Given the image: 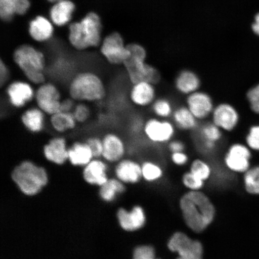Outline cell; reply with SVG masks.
Listing matches in <instances>:
<instances>
[{"instance_id":"1","label":"cell","mask_w":259,"mask_h":259,"mask_svg":"<svg viewBox=\"0 0 259 259\" xmlns=\"http://www.w3.org/2000/svg\"><path fill=\"white\" fill-rule=\"evenodd\" d=\"M180 206L187 226L196 232L204 231L214 217V207L201 191H189L184 194Z\"/></svg>"},{"instance_id":"2","label":"cell","mask_w":259,"mask_h":259,"mask_svg":"<svg viewBox=\"0 0 259 259\" xmlns=\"http://www.w3.org/2000/svg\"><path fill=\"white\" fill-rule=\"evenodd\" d=\"M69 30L70 43L76 50H84L102 44L101 19L95 12H90L79 22L70 24Z\"/></svg>"},{"instance_id":"3","label":"cell","mask_w":259,"mask_h":259,"mask_svg":"<svg viewBox=\"0 0 259 259\" xmlns=\"http://www.w3.org/2000/svg\"><path fill=\"white\" fill-rule=\"evenodd\" d=\"M130 56L124 63L126 72L132 84L146 81L158 85L161 74L156 68L146 62L147 52L138 44L127 45Z\"/></svg>"},{"instance_id":"4","label":"cell","mask_w":259,"mask_h":259,"mask_svg":"<svg viewBox=\"0 0 259 259\" xmlns=\"http://www.w3.org/2000/svg\"><path fill=\"white\" fill-rule=\"evenodd\" d=\"M11 176L21 192L28 196L39 193L48 183L45 168L30 160L22 161L16 165Z\"/></svg>"},{"instance_id":"5","label":"cell","mask_w":259,"mask_h":259,"mask_svg":"<svg viewBox=\"0 0 259 259\" xmlns=\"http://www.w3.org/2000/svg\"><path fill=\"white\" fill-rule=\"evenodd\" d=\"M70 98L77 102H97L105 98L106 90L100 77L92 72L77 74L69 87Z\"/></svg>"},{"instance_id":"6","label":"cell","mask_w":259,"mask_h":259,"mask_svg":"<svg viewBox=\"0 0 259 259\" xmlns=\"http://www.w3.org/2000/svg\"><path fill=\"white\" fill-rule=\"evenodd\" d=\"M14 60L30 83L39 86L45 82V58L41 52L28 45L15 51Z\"/></svg>"},{"instance_id":"7","label":"cell","mask_w":259,"mask_h":259,"mask_svg":"<svg viewBox=\"0 0 259 259\" xmlns=\"http://www.w3.org/2000/svg\"><path fill=\"white\" fill-rule=\"evenodd\" d=\"M252 151L244 142L235 141L227 146L222 156L225 169L232 175H243L252 165Z\"/></svg>"},{"instance_id":"8","label":"cell","mask_w":259,"mask_h":259,"mask_svg":"<svg viewBox=\"0 0 259 259\" xmlns=\"http://www.w3.org/2000/svg\"><path fill=\"white\" fill-rule=\"evenodd\" d=\"M178 131L171 119L150 116L145 119L142 135L149 143L161 147L166 146L177 137Z\"/></svg>"},{"instance_id":"9","label":"cell","mask_w":259,"mask_h":259,"mask_svg":"<svg viewBox=\"0 0 259 259\" xmlns=\"http://www.w3.org/2000/svg\"><path fill=\"white\" fill-rule=\"evenodd\" d=\"M225 134H232L240 125L241 116L237 108L228 102L216 103L209 119Z\"/></svg>"},{"instance_id":"10","label":"cell","mask_w":259,"mask_h":259,"mask_svg":"<svg viewBox=\"0 0 259 259\" xmlns=\"http://www.w3.org/2000/svg\"><path fill=\"white\" fill-rule=\"evenodd\" d=\"M184 103L200 123L209 120L216 105L213 97L202 90L184 97Z\"/></svg>"},{"instance_id":"11","label":"cell","mask_w":259,"mask_h":259,"mask_svg":"<svg viewBox=\"0 0 259 259\" xmlns=\"http://www.w3.org/2000/svg\"><path fill=\"white\" fill-rule=\"evenodd\" d=\"M62 100L60 90L53 83L45 82L35 90V102L46 115L51 116L60 112Z\"/></svg>"},{"instance_id":"12","label":"cell","mask_w":259,"mask_h":259,"mask_svg":"<svg viewBox=\"0 0 259 259\" xmlns=\"http://www.w3.org/2000/svg\"><path fill=\"white\" fill-rule=\"evenodd\" d=\"M100 51L108 62L113 65L124 64L131 54L121 35L117 32L107 35L102 42Z\"/></svg>"},{"instance_id":"13","label":"cell","mask_w":259,"mask_h":259,"mask_svg":"<svg viewBox=\"0 0 259 259\" xmlns=\"http://www.w3.org/2000/svg\"><path fill=\"white\" fill-rule=\"evenodd\" d=\"M170 250L178 252L177 259H202V245L183 233L178 232L172 236L168 244Z\"/></svg>"},{"instance_id":"14","label":"cell","mask_w":259,"mask_h":259,"mask_svg":"<svg viewBox=\"0 0 259 259\" xmlns=\"http://www.w3.org/2000/svg\"><path fill=\"white\" fill-rule=\"evenodd\" d=\"M158 96L157 85L146 81L132 84L128 93L130 102L142 109H150Z\"/></svg>"},{"instance_id":"15","label":"cell","mask_w":259,"mask_h":259,"mask_svg":"<svg viewBox=\"0 0 259 259\" xmlns=\"http://www.w3.org/2000/svg\"><path fill=\"white\" fill-rule=\"evenodd\" d=\"M103 160L109 163H117L126 157L127 148L124 139L115 133H109L102 138Z\"/></svg>"},{"instance_id":"16","label":"cell","mask_w":259,"mask_h":259,"mask_svg":"<svg viewBox=\"0 0 259 259\" xmlns=\"http://www.w3.org/2000/svg\"><path fill=\"white\" fill-rule=\"evenodd\" d=\"M35 93L30 83L24 81H14L6 89L10 104L15 108L20 109L34 100Z\"/></svg>"},{"instance_id":"17","label":"cell","mask_w":259,"mask_h":259,"mask_svg":"<svg viewBox=\"0 0 259 259\" xmlns=\"http://www.w3.org/2000/svg\"><path fill=\"white\" fill-rule=\"evenodd\" d=\"M115 174L116 178L124 184H137L142 180L141 162L125 157L115 164Z\"/></svg>"},{"instance_id":"18","label":"cell","mask_w":259,"mask_h":259,"mask_svg":"<svg viewBox=\"0 0 259 259\" xmlns=\"http://www.w3.org/2000/svg\"><path fill=\"white\" fill-rule=\"evenodd\" d=\"M174 87L178 95L186 97L201 90L202 80L193 71L183 70L175 78Z\"/></svg>"},{"instance_id":"19","label":"cell","mask_w":259,"mask_h":259,"mask_svg":"<svg viewBox=\"0 0 259 259\" xmlns=\"http://www.w3.org/2000/svg\"><path fill=\"white\" fill-rule=\"evenodd\" d=\"M68 147L66 139L57 137L52 138L44 145L43 153L50 163L61 166L68 161Z\"/></svg>"},{"instance_id":"20","label":"cell","mask_w":259,"mask_h":259,"mask_svg":"<svg viewBox=\"0 0 259 259\" xmlns=\"http://www.w3.org/2000/svg\"><path fill=\"white\" fill-rule=\"evenodd\" d=\"M171 121L178 132L193 134L199 128L200 122L197 120L184 103L176 106Z\"/></svg>"},{"instance_id":"21","label":"cell","mask_w":259,"mask_h":259,"mask_svg":"<svg viewBox=\"0 0 259 259\" xmlns=\"http://www.w3.org/2000/svg\"><path fill=\"white\" fill-rule=\"evenodd\" d=\"M83 168V178L87 183L101 187L109 180L108 164L101 158H94Z\"/></svg>"},{"instance_id":"22","label":"cell","mask_w":259,"mask_h":259,"mask_svg":"<svg viewBox=\"0 0 259 259\" xmlns=\"http://www.w3.org/2000/svg\"><path fill=\"white\" fill-rule=\"evenodd\" d=\"M95 158L86 142H75L69 147L68 161L73 166L85 167Z\"/></svg>"},{"instance_id":"23","label":"cell","mask_w":259,"mask_h":259,"mask_svg":"<svg viewBox=\"0 0 259 259\" xmlns=\"http://www.w3.org/2000/svg\"><path fill=\"white\" fill-rule=\"evenodd\" d=\"M75 5L70 0H60L54 3L50 10V18L57 26H63L72 20Z\"/></svg>"},{"instance_id":"24","label":"cell","mask_w":259,"mask_h":259,"mask_svg":"<svg viewBox=\"0 0 259 259\" xmlns=\"http://www.w3.org/2000/svg\"><path fill=\"white\" fill-rule=\"evenodd\" d=\"M118 218L122 228L128 231L141 228L145 222L144 210L140 206L135 207L130 212L124 209H119Z\"/></svg>"},{"instance_id":"25","label":"cell","mask_w":259,"mask_h":259,"mask_svg":"<svg viewBox=\"0 0 259 259\" xmlns=\"http://www.w3.org/2000/svg\"><path fill=\"white\" fill-rule=\"evenodd\" d=\"M29 34L37 41H47L53 36L54 27L47 18L37 16L29 24Z\"/></svg>"},{"instance_id":"26","label":"cell","mask_w":259,"mask_h":259,"mask_svg":"<svg viewBox=\"0 0 259 259\" xmlns=\"http://www.w3.org/2000/svg\"><path fill=\"white\" fill-rule=\"evenodd\" d=\"M45 115L46 114L37 106L31 107L22 113L21 122L28 131L38 134L44 129Z\"/></svg>"},{"instance_id":"27","label":"cell","mask_w":259,"mask_h":259,"mask_svg":"<svg viewBox=\"0 0 259 259\" xmlns=\"http://www.w3.org/2000/svg\"><path fill=\"white\" fill-rule=\"evenodd\" d=\"M30 6L29 0H0V17L3 21H9L16 15L25 14Z\"/></svg>"},{"instance_id":"28","label":"cell","mask_w":259,"mask_h":259,"mask_svg":"<svg viewBox=\"0 0 259 259\" xmlns=\"http://www.w3.org/2000/svg\"><path fill=\"white\" fill-rule=\"evenodd\" d=\"M194 139L208 141L218 145L221 144L225 139V133L210 120L200 123L195 132Z\"/></svg>"},{"instance_id":"29","label":"cell","mask_w":259,"mask_h":259,"mask_svg":"<svg viewBox=\"0 0 259 259\" xmlns=\"http://www.w3.org/2000/svg\"><path fill=\"white\" fill-rule=\"evenodd\" d=\"M142 180L146 182H158L164 177L163 165L153 158H147L141 161Z\"/></svg>"},{"instance_id":"30","label":"cell","mask_w":259,"mask_h":259,"mask_svg":"<svg viewBox=\"0 0 259 259\" xmlns=\"http://www.w3.org/2000/svg\"><path fill=\"white\" fill-rule=\"evenodd\" d=\"M187 168L190 172L205 183L211 179L214 173L212 164L202 156L192 158Z\"/></svg>"},{"instance_id":"31","label":"cell","mask_w":259,"mask_h":259,"mask_svg":"<svg viewBox=\"0 0 259 259\" xmlns=\"http://www.w3.org/2000/svg\"><path fill=\"white\" fill-rule=\"evenodd\" d=\"M176 106L169 97L158 96L149 109L152 116L160 119H170Z\"/></svg>"},{"instance_id":"32","label":"cell","mask_w":259,"mask_h":259,"mask_svg":"<svg viewBox=\"0 0 259 259\" xmlns=\"http://www.w3.org/2000/svg\"><path fill=\"white\" fill-rule=\"evenodd\" d=\"M50 124L55 131L63 134L75 128L77 122L72 112L60 111L50 116Z\"/></svg>"},{"instance_id":"33","label":"cell","mask_w":259,"mask_h":259,"mask_svg":"<svg viewBox=\"0 0 259 259\" xmlns=\"http://www.w3.org/2000/svg\"><path fill=\"white\" fill-rule=\"evenodd\" d=\"M125 187L117 178H111L100 187V195L106 201H112L118 194L124 192Z\"/></svg>"},{"instance_id":"34","label":"cell","mask_w":259,"mask_h":259,"mask_svg":"<svg viewBox=\"0 0 259 259\" xmlns=\"http://www.w3.org/2000/svg\"><path fill=\"white\" fill-rule=\"evenodd\" d=\"M243 184L248 193L259 195V164H252L246 172L242 175Z\"/></svg>"},{"instance_id":"35","label":"cell","mask_w":259,"mask_h":259,"mask_svg":"<svg viewBox=\"0 0 259 259\" xmlns=\"http://www.w3.org/2000/svg\"><path fill=\"white\" fill-rule=\"evenodd\" d=\"M181 182L183 186L189 191H200L205 186L206 183L188 169L184 171L181 176Z\"/></svg>"},{"instance_id":"36","label":"cell","mask_w":259,"mask_h":259,"mask_svg":"<svg viewBox=\"0 0 259 259\" xmlns=\"http://www.w3.org/2000/svg\"><path fill=\"white\" fill-rule=\"evenodd\" d=\"M244 143L252 152H259V124L251 125L244 137Z\"/></svg>"},{"instance_id":"37","label":"cell","mask_w":259,"mask_h":259,"mask_svg":"<svg viewBox=\"0 0 259 259\" xmlns=\"http://www.w3.org/2000/svg\"><path fill=\"white\" fill-rule=\"evenodd\" d=\"M245 99L250 111L255 115H259V83L246 92Z\"/></svg>"},{"instance_id":"38","label":"cell","mask_w":259,"mask_h":259,"mask_svg":"<svg viewBox=\"0 0 259 259\" xmlns=\"http://www.w3.org/2000/svg\"><path fill=\"white\" fill-rule=\"evenodd\" d=\"M169 159L174 166L178 168H187L192 158L187 153V151L170 153Z\"/></svg>"},{"instance_id":"39","label":"cell","mask_w":259,"mask_h":259,"mask_svg":"<svg viewBox=\"0 0 259 259\" xmlns=\"http://www.w3.org/2000/svg\"><path fill=\"white\" fill-rule=\"evenodd\" d=\"M77 123H84L89 120L91 116V110L85 102H78L72 111Z\"/></svg>"},{"instance_id":"40","label":"cell","mask_w":259,"mask_h":259,"mask_svg":"<svg viewBox=\"0 0 259 259\" xmlns=\"http://www.w3.org/2000/svg\"><path fill=\"white\" fill-rule=\"evenodd\" d=\"M90 146L95 158H100L102 157L103 141L102 139L97 137H92L85 141Z\"/></svg>"},{"instance_id":"41","label":"cell","mask_w":259,"mask_h":259,"mask_svg":"<svg viewBox=\"0 0 259 259\" xmlns=\"http://www.w3.org/2000/svg\"><path fill=\"white\" fill-rule=\"evenodd\" d=\"M133 259H158L155 258L154 249L151 246H141L135 249Z\"/></svg>"},{"instance_id":"42","label":"cell","mask_w":259,"mask_h":259,"mask_svg":"<svg viewBox=\"0 0 259 259\" xmlns=\"http://www.w3.org/2000/svg\"><path fill=\"white\" fill-rule=\"evenodd\" d=\"M166 148L169 154L178 153V152L186 151L187 144L183 139L176 137L167 144Z\"/></svg>"},{"instance_id":"43","label":"cell","mask_w":259,"mask_h":259,"mask_svg":"<svg viewBox=\"0 0 259 259\" xmlns=\"http://www.w3.org/2000/svg\"><path fill=\"white\" fill-rule=\"evenodd\" d=\"M9 78L8 68L3 60L0 61V83L1 86L5 85Z\"/></svg>"},{"instance_id":"44","label":"cell","mask_w":259,"mask_h":259,"mask_svg":"<svg viewBox=\"0 0 259 259\" xmlns=\"http://www.w3.org/2000/svg\"><path fill=\"white\" fill-rule=\"evenodd\" d=\"M75 106V101L69 97V98L63 99L61 101V111L72 112Z\"/></svg>"},{"instance_id":"45","label":"cell","mask_w":259,"mask_h":259,"mask_svg":"<svg viewBox=\"0 0 259 259\" xmlns=\"http://www.w3.org/2000/svg\"><path fill=\"white\" fill-rule=\"evenodd\" d=\"M252 30L259 36V13L255 16L254 22L252 25Z\"/></svg>"},{"instance_id":"46","label":"cell","mask_w":259,"mask_h":259,"mask_svg":"<svg viewBox=\"0 0 259 259\" xmlns=\"http://www.w3.org/2000/svg\"><path fill=\"white\" fill-rule=\"evenodd\" d=\"M48 1L50 2L51 3H56V2H58V1H60V0H48Z\"/></svg>"}]
</instances>
